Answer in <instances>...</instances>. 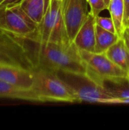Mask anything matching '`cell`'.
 Listing matches in <instances>:
<instances>
[{
	"label": "cell",
	"mask_w": 129,
	"mask_h": 130,
	"mask_svg": "<svg viewBox=\"0 0 129 130\" xmlns=\"http://www.w3.org/2000/svg\"><path fill=\"white\" fill-rule=\"evenodd\" d=\"M21 38L33 62L34 69L56 72L64 71L87 74V69L80 56L78 49L73 43L65 45Z\"/></svg>",
	"instance_id": "1"
},
{
	"label": "cell",
	"mask_w": 129,
	"mask_h": 130,
	"mask_svg": "<svg viewBox=\"0 0 129 130\" xmlns=\"http://www.w3.org/2000/svg\"><path fill=\"white\" fill-rule=\"evenodd\" d=\"M57 75L75 96L77 102L113 104L115 100L101 82L87 74L59 71Z\"/></svg>",
	"instance_id": "2"
},
{
	"label": "cell",
	"mask_w": 129,
	"mask_h": 130,
	"mask_svg": "<svg viewBox=\"0 0 129 130\" xmlns=\"http://www.w3.org/2000/svg\"><path fill=\"white\" fill-rule=\"evenodd\" d=\"M30 89L35 94L37 102H77L56 72L34 69Z\"/></svg>",
	"instance_id": "3"
},
{
	"label": "cell",
	"mask_w": 129,
	"mask_h": 130,
	"mask_svg": "<svg viewBox=\"0 0 129 130\" xmlns=\"http://www.w3.org/2000/svg\"><path fill=\"white\" fill-rule=\"evenodd\" d=\"M29 39L42 43L71 44L67 35L62 11L61 0H51L37 30Z\"/></svg>",
	"instance_id": "4"
},
{
	"label": "cell",
	"mask_w": 129,
	"mask_h": 130,
	"mask_svg": "<svg viewBox=\"0 0 129 130\" xmlns=\"http://www.w3.org/2000/svg\"><path fill=\"white\" fill-rule=\"evenodd\" d=\"M87 69V75L101 82L126 78L128 73L115 64L105 53L87 52L78 50Z\"/></svg>",
	"instance_id": "5"
},
{
	"label": "cell",
	"mask_w": 129,
	"mask_h": 130,
	"mask_svg": "<svg viewBox=\"0 0 129 130\" xmlns=\"http://www.w3.org/2000/svg\"><path fill=\"white\" fill-rule=\"evenodd\" d=\"M0 64L34 69L22 39L6 31L0 34Z\"/></svg>",
	"instance_id": "6"
},
{
	"label": "cell",
	"mask_w": 129,
	"mask_h": 130,
	"mask_svg": "<svg viewBox=\"0 0 129 130\" xmlns=\"http://www.w3.org/2000/svg\"><path fill=\"white\" fill-rule=\"evenodd\" d=\"M62 11L68 37L71 43L86 21L90 11L87 0H61Z\"/></svg>",
	"instance_id": "7"
},
{
	"label": "cell",
	"mask_w": 129,
	"mask_h": 130,
	"mask_svg": "<svg viewBox=\"0 0 129 130\" xmlns=\"http://www.w3.org/2000/svg\"><path fill=\"white\" fill-rule=\"evenodd\" d=\"M35 23L20 5L5 10V31L23 38L31 37L37 30Z\"/></svg>",
	"instance_id": "8"
},
{
	"label": "cell",
	"mask_w": 129,
	"mask_h": 130,
	"mask_svg": "<svg viewBox=\"0 0 129 130\" xmlns=\"http://www.w3.org/2000/svg\"><path fill=\"white\" fill-rule=\"evenodd\" d=\"M73 43L78 50L87 52H95L96 19L90 12L86 21L78 31Z\"/></svg>",
	"instance_id": "9"
},
{
	"label": "cell",
	"mask_w": 129,
	"mask_h": 130,
	"mask_svg": "<svg viewBox=\"0 0 129 130\" xmlns=\"http://www.w3.org/2000/svg\"><path fill=\"white\" fill-rule=\"evenodd\" d=\"M0 80L20 88H30L33 84V70L0 64Z\"/></svg>",
	"instance_id": "10"
},
{
	"label": "cell",
	"mask_w": 129,
	"mask_h": 130,
	"mask_svg": "<svg viewBox=\"0 0 129 130\" xmlns=\"http://www.w3.org/2000/svg\"><path fill=\"white\" fill-rule=\"evenodd\" d=\"M106 56L127 73L129 72V51L122 38L112 45L106 52Z\"/></svg>",
	"instance_id": "11"
},
{
	"label": "cell",
	"mask_w": 129,
	"mask_h": 130,
	"mask_svg": "<svg viewBox=\"0 0 129 130\" xmlns=\"http://www.w3.org/2000/svg\"><path fill=\"white\" fill-rule=\"evenodd\" d=\"M0 98L37 102V99L30 88H20L2 80H0Z\"/></svg>",
	"instance_id": "12"
},
{
	"label": "cell",
	"mask_w": 129,
	"mask_h": 130,
	"mask_svg": "<svg viewBox=\"0 0 129 130\" xmlns=\"http://www.w3.org/2000/svg\"><path fill=\"white\" fill-rule=\"evenodd\" d=\"M51 0H23L21 7L37 24H40L46 13Z\"/></svg>",
	"instance_id": "13"
},
{
	"label": "cell",
	"mask_w": 129,
	"mask_h": 130,
	"mask_svg": "<svg viewBox=\"0 0 129 130\" xmlns=\"http://www.w3.org/2000/svg\"><path fill=\"white\" fill-rule=\"evenodd\" d=\"M103 85L108 93L115 98L113 104L117 101L129 98V82L127 78L119 80H106L103 82Z\"/></svg>",
	"instance_id": "14"
},
{
	"label": "cell",
	"mask_w": 129,
	"mask_h": 130,
	"mask_svg": "<svg viewBox=\"0 0 129 130\" xmlns=\"http://www.w3.org/2000/svg\"><path fill=\"white\" fill-rule=\"evenodd\" d=\"M120 37L116 34L106 30L96 24V53H105Z\"/></svg>",
	"instance_id": "15"
},
{
	"label": "cell",
	"mask_w": 129,
	"mask_h": 130,
	"mask_svg": "<svg viewBox=\"0 0 129 130\" xmlns=\"http://www.w3.org/2000/svg\"><path fill=\"white\" fill-rule=\"evenodd\" d=\"M108 10L110 14V17L113 19L116 34L122 38L125 27L123 24L124 20V2L123 0H110L108 6Z\"/></svg>",
	"instance_id": "16"
},
{
	"label": "cell",
	"mask_w": 129,
	"mask_h": 130,
	"mask_svg": "<svg viewBox=\"0 0 129 130\" xmlns=\"http://www.w3.org/2000/svg\"><path fill=\"white\" fill-rule=\"evenodd\" d=\"M87 3L90 7V13L95 18L99 16L103 11L108 10V6L104 0H87Z\"/></svg>",
	"instance_id": "17"
},
{
	"label": "cell",
	"mask_w": 129,
	"mask_h": 130,
	"mask_svg": "<svg viewBox=\"0 0 129 130\" xmlns=\"http://www.w3.org/2000/svg\"><path fill=\"white\" fill-rule=\"evenodd\" d=\"M95 19H96V24L99 25L100 27L111 33L116 34L115 24L111 17H103V16L99 15L96 17Z\"/></svg>",
	"instance_id": "18"
},
{
	"label": "cell",
	"mask_w": 129,
	"mask_h": 130,
	"mask_svg": "<svg viewBox=\"0 0 129 130\" xmlns=\"http://www.w3.org/2000/svg\"><path fill=\"white\" fill-rule=\"evenodd\" d=\"M23 0H0V10H6L20 5Z\"/></svg>",
	"instance_id": "19"
},
{
	"label": "cell",
	"mask_w": 129,
	"mask_h": 130,
	"mask_svg": "<svg viewBox=\"0 0 129 130\" xmlns=\"http://www.w3.org/2000/svg\"><path fill=\"white\" fill-rule=\"evenodd\" d=\"M124 2V27H129V0H123Z\"/></svg>",
	"instance_id": "20"
},
{
	"label": "cell",
	"mask_w": 129,
	"mask_h": 130,
	"mask_svg": "<svg viewBox=\"0 0 129 130\" xmlns=\"http://www.w3.org/2000/svg\"><path fill=\"white\" fill-rule=\"evenodd\" d=\"M5 10H0V34L5 31Z\"/></svg>",
	"instance_id": "21"
},
{
	"label": "cell",
	"mask_w": 129,
	"mask_h": 130,
	"mask_svg": "<svg viewBox=\"0 0 129 130\" xmlns=\"http://www.w3.org/2000/svg\"><path fill=\"white\" fill-rule=\"evenodd\" d=\"M122 38L124 40V41L125 43V45H126V46H127V48H128L129 51V27L125 28Z\"/></svg>",
	"instance_id": "22"
},
{
	"label": "cell",
	"mask_w": 129,
	"mask_h": 130,
	"mask_svg": "<svg viewBox=\"0 0 129 130\" xmlns=\"http://www.w3.org/2000/svg\"><path fill=\"white\" fill-rule=\"evenodd\" d=\"M104 1H105L106 4L107 5V6H109V2H110V0H104Z\"/></svg>",
	"instance_id": "23"
},
{
	"label": "cell",
	"mask_w": 129,
	"mask_h": 130,
	"mask_svg": "<svg viewBox=\"0 0 129 130\" xmlns=\"http://www.w3.org/2000/svg\"><path fill=\"white\" fill-rule=\"evenodd\" d=\"M127 79L128 80V82H129V72H128V75H127Z\"/></svg>",
	"instance_id": "24"
}]
</instances>
